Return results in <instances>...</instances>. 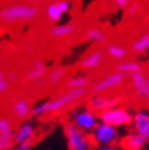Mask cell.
I'll use <instances>...</instances> for the list:
<instances>
[{
  "instance_id": "6da1fadb",
  "label": "cell",
  "mask_w": 149,
  "mask_h": 150,
  "mask_svg": "<svg viewBox=\"0 0 149 150\" xmlns=\"http://www.w3.org/2000/svg\"><path fill=\"white\" fill-rule=\"evenodd\" d=\"M86 91H88L86 87H82V89H67L66 91H63L62 94H59L55 98L44 100V101L34 104L31 107V116L33 117H41L44 115L58 113V112L63 111L64 108L70 107L73 104L78 103L79 100H82L83 96L86 94Z\"/></svg>"
},
{
  "instance_id": "7a4b0ae2",
  "label": "cell",
  "mask_w": 149,
  "mask_h": 150,
  "mask_svg": "<svg viewBox=\"0 0 149 150\" xmlns=\"http://www.w3.org/2000/svg\"><path fill=\"white\" fill-rule=\"evenodd\" d=\"M40 8L34 3H11L0 8V22L4 25H19L34 21Z\"/></svg>"
},
{
  "instance_id": "3957f363",
  "label": "cell",
  "mask_w": 149,
  "mask_h": 150,
  "mask_svg": "<svg viewBox=\"0 0 149 150\" xmlns=\"http://www.w3.org/2000/svg\"><path fill=\"white\" fill-rule=\"evenodd\" d=\"M63 135L68 150H92L93 141L90 135L79 130L73 123L68 122L63 126Z\"/></svg>"
},
{
  "instance_id": "277c9868",
  "label": "cell",
  "mask_w": 149,
  "mask_h": 150,
  "mask_svg": "<svg viewBox=\"0 0 149 150\" xmlns=\"http://www.w3.org/2000/svg\"><path fill=\"white\" fill-rule=\"evenodd\" d=\"M70 123H73L83 132L90 134L100 123V117H98V113L92 111L88 105H83V107L74 108L70 112Z\"/></svg>"
},
{
  "instance_id": "5b68a950",
  "label": "cell",
  "mask_w": 149,
  "mask_h": 150,
  "mask_svg": "<svg viewBox=\"0 0 149 150\" xmlns=\"http://www.w3.org/2000/svg\"><path fill=\"white\" fill-rule=\"evenodd\" d=\"M98 117H100V122L111 124V126L116 127V128L127 127L133 122V113H131V111H130L129 108L122 107V105L111 108V109H107V111L98 113Z\"/></svg>"
},
{
  "instance_id": "8992f818",
  "label": "cell",
  "mask_w": 149,
  "mask_h": 150,
  "mask_svg": "<svg viewBox=\"0 0 149 150\" xmlns=\"http://www.w3.org/2000/svg\"><path fill=\"white\" fill-rule=\"evenodd\" d=\"M90 138H92L94 145H97V146L115 145V143H118L120 134H119V130L116 127L100 122L96 126V128L90 132Z\"/></svg>"
},
{
  "instance_id": "52a82bcc",
  "label": "cell",
  "mask_w": 149,
  "mask_h": 150,
  "mask_svg": "<svg viewBox=\"0 0 149 150\" xmlns=\"http://www.w3.org/2000/svg\"><path fill=\"white\" fill-rule=\"evenodd\" d=\"M126 81V75L122 74L119 71H112L110 74H107L104 78H101L100 81L94 82L90 86V93L92 94H106L111 90L118 89L119 86L123 85V82Z\"/></svg>"
},
{
  "instance_id": "ba28073f",
  "label": "cell",
  "mask_w": 149,
  "mask_h": 150,
  "mask_svg": "<svg viewBox=\"0 0 149 150\" xmlns=\"http://www.w3.org/2000/svg\"><path fill=\"white\" fill-rule=\"evenodd\" d=\"M122 103V98L119 96H107V94H92L88 98V107L94 111L96 113L111 109V108L119 107Z\"/></svg>"
},
{
  "instance_id": "9c48e42d",
  "label": "cell",
  "mask_w": 149,
  "mask_h": 150,
  "mask_svg": "<svg viewBox=\"0 0 149 150\" xmlns=\"http://www.w3.org/2000/svg\"><path fill=\"white\" fill-rule=\"evenodd\" d=\"M129 79L135 96L142 101L149 103V78L142 72V70L130 74Z\"/></svg>"
},
{
  "instance_id": "30bf717a",
  "label": "cell",
  "mask_w": 149,
  "mask_h": 150,
  "mask_svg": "<svg viewBox=\"0 0 149 150\" xmlns=\"http://www.w3.org/2000/svg\"><path fill=\"white\" fill-rule=\"evenodd\" d=\"M73 7L70 0H56V1H51V3L47 4L45 7V16L48 19L53 22V23H58L59 21H62V18L66 14H68Z\"/></svg>"
},
{
  "instance_id": "8fae6325",
  "label": "cell",
  "mask_w": 149,
  "mask_h": 150,
  "mask_svg": "<svg viewBox=\"0 0 149 150\" xmlns=\"http://www.w3.org/2000/svg\"><path fill=\"white\" fill-rule=\"evenodd\" d=\"M36 124L30 120H24L19 123V126L15 128L14 134V143H25L31 142L36 137Z\"/></svg>"
},
{
  "instance_id": "7c38bea8",
  "label": "cell",
  "mask_w": 149,
  "mask_h": 150,
  "mask_svg": "<svg viewBox=\"0 0 149 150\" xmlns=\"http://www.w3.org/2000/svg\"><path fill=\"white\" fill-rule=\"evenodd\" d=\"M133 131L149 139V112L145 109H138L133 113Z\"/></svg>"
},
{
  "instance_id": "4fadbf2b",
  "label": "cell",
  "mask_w": 149,
  "mask_h": 150,
  "mask_svg": "<svg viewBox=\"0 0 149 150\" xmlns=\"http://www.w3.org/2000/svg\"><path fill=\"white\" fill-rule=\"evenodd\" d=\"M103 63H104V53H103V51L93 49L88 55L83 56L79 66L85 71H93V70H97L98 67H101Z\"/></svg>"
},
{
  "instance_id": "5bb4252c",
  "label": "cell",
  "mask_w": 149,
  "mask_h": 150,
  "mask_svg": "<svg viewBox=\"0 0 149 150\" xmlns=\"http://www.w3.org/2000/svg\"><path fill=\"white\" fill-rule=\"evenodd\" d=\"M148 139L144 138L142 135L137 134L135 131H130L122 138L120 146L125 150H144L146 146Z\"/></svg>"
},
{
  "instance_id": "9a60e30c",
  "label": "cell",
  "mask_w": 149,
  "mask_h": 150,
  "mask_svg": "<svg viewBox=\"0 0 149 150\" xmlns=\"http://www.w3.org/2000/svg\"><path fill=\"white\" fill-rule=\"evenodd\" d=\"M31 105L30 101L28 98H25V97H19V98H16L11 105V113L14 115V117L21 120V122H24L26 120L28 117L31 116Z\"/></svg>"
},
{
  "instance_id": "2e32d148",
  "label": "cell",
  "mask_w": 149,
  "mask_h": 150,
  "mask_svg": "<svg viewBox=\"0 0 149 150\" xmlns=\"http://www.w3.org/2000/svg\"><path fill=\"white\" fill-rule=\"evenodd\" d=\"M45 74H47V64H45V62L41 59H36V60H33L30 68L25 74V79L29 81V82L34 83L36 81L44 78Z\"/></svg>"
},
{
  "instance_id": "e0dca14e",
  "label": "cell",
  "mask_w": 149,
  "mask_h": 150,
  "mask_svg": "<svg viewBox=\"0 0 149 150\" xmlns=\"http://www.w3.org/2000/svg\"><path fill=\"white\" fill-rule=\"evenodd\" d=\"M77 32V26L74 23H55L49 29V36L53 38H66L73 36Z\"/></svg>"
},
{
  "instance_id": "ac0fdd59",
  "label": "cell",
  "mask_w": 149,
  "mask_h": 150,
  "mask_svg": "<svg viewBox=\"0 0 149 150\" xmlns=\"http://www.w3.org/2000/svg\"><path fill=\"white\" fill-rule=\"evenodd\" d=\"M90 79L88 74H77L73 75L66 81V89H82L89 86Z\"/></svg>"
},
{
  "instance_id": "d6986e66",
  "label": "cell",
  "mask_w": 149,
  "mask_h": 150,
  "mask_svg": "<svg viewBox=\"0 0 149 150\" xmlns=\"http://www.w3.org/2000/svg\"><path fill=\"white\" fill-rule=\"evenodd\" d=\"M115 71H119L125 75H130L133 72L141 71V64L135 60H120L115 66Z\"/></svg>"
},
{
  "instance_id": "ffe728a7",
  "label": "cell",
  "mask_w": 149,
  "mask_h": 150,
  "mask_svg": "<svg viewBox=\"0 0 149 150\" xmlns=\"http://www.w3.org/2000/svg\"><path fill=\"white\" fill-rule=\"evenodd\" d=\"M106 52L111 59L119 60V62L125 60L127 57V55H129L127 48H125L123 45H119V44H110V45H107Z\"/></svg>"
},
{
  "instance_id": "44dd1931",
  "label": "cell",
  "mask_w": 149,
  "mask_h": 150,
  "mask_svg": "<svg viewBox=\"0 0 149 150\" xmlns=\"http://www.w3.org/2000/svg\"><path fill=\"white\" fill-rule=\"evenodd\" d=\"M131 49L138 55H142V53L149 51V30L145 32L144 34H141L137 40H134Z\"/></svg>"
},
{
  "instance_id": "7402d4cb",
  "label": "cell",
  "mask_w": 149,
  "mask_h": 150,
  "mask_svg": "<svg viewBox=\"0 0 149 150\" xmlns=\"http://www.w3.org/2000/svg\"><path fill=\"white\" fill-rule=\"evenodd\" d=\"M14 134H15V128L12 126L11 120L6 116H0V135L10 141H14Z\"/></svg>"
},
{
  "instance_id": "603a6c76",
  "label": "cell",
  "mask_w": 149,
  "mask_h": 150,
  "mask_svg": "<svg viewBox=\"0 0 149 150\" xmlns=\"http://www.w3.org/2000/svg\"><path fill=\"white\" fill-rule=\"evenodd\" d=\"M67 75V70L64 67H55L49 74H48V83L51 86H58L64 81Z\"/></svg>"
},
{
  "instance_id": "cb8c5ba5",
  "label": "cell",
  "mask_w": 149,
  "mask_h": 150,
  "mask_svg": "<svg viewBox=\"0 0 149 150\" xmlns=\"http://www.w3.org/2000/svg\"><path fill=\"white\" fill-rule=\"evenodd\" d=\"M85 36L89 41L96 44H106L107 42V36L104 34L103 30H100L98 28H88L85 32Z\"/></svg>"
},
{
  "instance_id": "d4e9b609",
  "label": "cell",
  "mask_w": 149,
  "mask_h": 150,
  "mask_svg": "<svg viewBox=\"0 0 149 150\" xmlns=\"http://www.w3.org/2000/svg\"><path fill=\"white\" fill-rule=\"evenodd\" d=\"M141 4L138 3V1H133V3H130L127 7H126V14L129 16H135L137 14L141 12Z\"/></svg>"
},
{
  "instance_id": "484cf974",
  "label": "cell",
  "mask_w": 149,
  "mask_h": 150,
  "mask_svg": "<svg viewBox=\"0 0 149 150\" xmlns=\"http://www.w3.org/2000/svg\"><path fill=\"white\" fill-rule=\"evenodd\" d=\"M8 89H10V81L6 78V74L0 70V94L6 93Z\"/></svg>"
},
{
  "instance_id": "4316f807",
  "label": "cell",
  "mask_w": 149,
  "mask_h": 150,
  "mask_svg": "<svg viewBox=\"0 0 149 150\" xmlns=\"http://www.w3.org/2000/svg\"><path fill=\"white\" fill-rule=\"evenodd\" d=\"M12 142L14 141H10V139L4 138V137L0 135V150H11Z\"/></svg>"
},
{
  "instance_id": "83f0119b",
  "label": "cell",
  "mask_w": 149,
  "mask_h": 150,
  "mask_svg": "<svg viewBox=\"0 0 149 150\" xmlns=\"http://www.w3.org/2000/svg\"><path fill=\"white\" fill-rule=\"evenodd\" d=\"M11 150H31V142L15 143V146H12Z\"/></svg>"
},
{
  "instance_id": "f1b7e54d",
  "label": "cell",
  "mask_w": 149,
  "mask_h": 150,
  "mask_svg": "<svg viewBox=\"0 0 149 150\" xmlns=\"http://www.w3.org/2000/svg\"><path fill=\"white\" fill-rule=\"evenodd\" d=\"M94 150H125V149L115 143V145H104V146H97Z\"/></svg>"
},
{
  "instance_id": "f546056e",
  "label": "cell",
  "mask_w": 149,
  "mask_h": 150,
  "mask_svg": "<svg viewBox=\"0 0 149 150\" xmlns=\"http://www.w3.org/2000/svg\"><path fill=\"white\" fill-rule=\"evenodd\" d=\"M111 1H112L118 8H126L130 3H131L130 0H111Z\"/></svg>"
},
{
  "instance_id": "4dcf8cb0",
  "label": "cell",
  "mask_w": 149,
  "mask_h": 150,
  "mask_svg": "<svg viewBox=\"0 0 149 150\" xmlns=\"http://www.w3.org/2000/svg\"><path fill=\"white\" fill-rule=\"evenodd\" d=\"M33 3H51V1H56V0H30Z\"/></svg>"
},
{
  "instance_id": "1f68e13d",
  "label": "cell",
  "mask_w": 149,
  "mask_h": 150,
  "mask_svg": "<svg viewBox=\"0 0 149 150\" xmlns=\"http://www.w3.org/2000/svg\"><path fill=\"white\" fill-rule=\"evenodd\" d=\"M34 83H36V85H37L38 87H41V86H44V83H45V79L41 78V79H38V81H36Z\"/></svg>"
}]
</instances>
